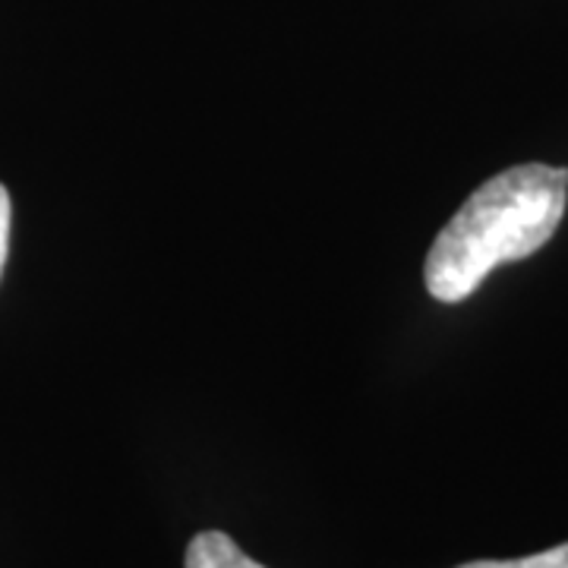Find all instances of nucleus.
<instances>
[{
	"label": "nucleus",
	"mask_w": 568,
	"mask_h": 568,
	"mask_svg": "<svg viewBox=\"0 0 568 568\" xmlns=\"http://www.w3.org/2000/svg\"><path fill=\"white\" fill-rule=\"evenodd\" d=\"M568 205V168L518 164L474 190L426 253V291L443 304L467 301L493 268L547 246Z\"/></svg>",
	"instance_id": "1"
},
{
	"label": "nucleus",
	"mask_w": 568,
	"mask_h": 568,
	"mask_svg": "<svg viewBox=\"0 0 568 568\" xmlns=\"http://www.w3.org/2000/svg\"><path fill=\"white\" fill-rule=\"evenodd\" d=\"M10 219H13L10 193L0 183V272H3V263H7V250H10Z\"/></svg>",
	"instance_id": "4"
},
{
	"label": "nucleus",
	"mask_w": 568,
	"mask_h": 568,
	"mask_svg": "<svg viewBox=\"0 0 568 568\" xmlns=\"http://www.w3.org/2000/svg\"><path fill=\"white\" fill-rule=\"evenodd\" d=\"M183 568H265L263 562L250 559L222 530H203L190 540Z\"/></svg>",
	"instance_id": "2"
},
{
	"label": "nucleus",
	"mask_w": 568,
	"mask_h": 568,
	"mask_svg": "<svg viewBox=\"0 0 568 568\" xmlns=\"http://www.w3.org/2000/svg\"><path fill=\"white\" fill-rule=\"evenodd\" d=\"M458 568H568V544H559L547 552H534L525 559H477Z\"/></svg>",
	"instance_id": "3"
}]
</instances>
